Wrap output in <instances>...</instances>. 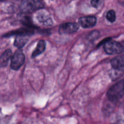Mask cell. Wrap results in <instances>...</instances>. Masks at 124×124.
<instances>
[{"instance_id":"cell-9","label":"cell","mask_w":124,"mask_h":124,"mask_svg":"<svg viewBox=\"0 0 124 124\" xmlns=\"http://www.w3.org/2000/svg\"><path fill=\"white\" fill-rule=\"evenodd\" d=\"M37 20L39 23H42L43 25L46 26H50L53 24V21L50 17L44 12H41L37 15Z\"/></svg>"},{"instance_id":"cell-12","label":"cell","mask_w":124,"mask_h":124,"mask_svg":"<svg viewBox=\"0 0 124 124\" xmlns=\"http://www.w3.org/2000/svg\"><path fill=\"white\" fill-rule=\"evenodd\" d=\"M29 41V38L26 36H16L14 41V46L18 48H21Z\"/></svg>"},{"instance_id":"cell-15","label":"cell","mask_w":124,"mask_h":124,"mask_svg":"<svg viewBox=\"0 0 124 124\" xmlns=\"http://www.w3.org/2000/svg\"><path fill=\"white\" fill-rule=\"evenodd\" d=\"M101 0H91V4L94 7H98L99 5Z\"/></svg>"},{"instance_id":"cell-7","label":"cell","mask_w":124,"mask_h":124,"mask_svg":"<svg viewBox=\"0 0 124 124\" xmlns=\"http://www.w3.org/2000/svg\"><path fill=\"white\" fill-rule=\"evenodd\" d=\"M111 65L114 70L120 72L124 71V54L113 58L111 61Z\"/></svg>"},{"instance_id":"cell-13","label":"cell","mask_w":124,"mask_h":124,"mask_svg":"<svg viewBox=\"0 0 124 124\" xmlns=\"http://www.w3.org/2000/svg\"><path fill=\"white\" fill-rule=\"evenodd\" d=\"M107 19L111 23H113L116 20V13L113 10H110L107 13Z\"/></svg>"},{"instance_id":"cell-14","label":"cell","mask_w":124,"mask_h":124,"mask_svg":"<svg viewBox=\"0 0 124 124\" xmlns=\"http://www.w3.org/2000/svg\"><path fill=\"white\" fill-rule=\"evenodd\" d=\"M99 35H100V34H99V31H93L90 33V35H88V38L90 40H94L99 37Z\"/></svg>"},{"instance_id":"cell-6","label":"cell","mask_w":124,"mask_h":124,"mask_svg":"<svg viewBox=\"0 0 124 124\" xmlns=\"http://www.w3.org/2000/svg\"><path fill=\"white\" fill-rule=\"evenodd\" d=\"M96 18L93 16L81 17L79 19V24L83 28L93 27L96 24Z\"/></svg>"},{"instance_id":"cell-2","label":"cell","mask_w":124,"mask_h":124,"mask_svg":"<svg viewBox=\"0 0 124 124\" xmlns=\"http://www.w3.org/2000/svg\"><path fill=\"white\" fill-rule=\"evenodd\" d=\"M44 7L42 0H23L20 6V9L23 13H31Z\"/></svg>"},{"instance_id":"cell-5","label":"cell","mask_w":124,"mask_h":124,"mask_svg":"<svg viewBox=\"0 0 124 124\" xmlns=\"http://www.w3.org/2000/svg\"><path fill=\"white\" fill-rule=\"evenodd\" d=\"M79 28V25L75 23H64L60 25L59 32L60 34H70L76 32Z\"/></svg>"},{"instance_id":"cell-3","label":"cell","mask_w":124,"mask_h":124,"mask_svg":"<svg viewBox=\"0 0 124 124\" xmlns=\"http://www.w3.org/2000/svg\"><path fill=\"white\" fill-rule=\"evenodd\" d=\"M104 50L108 54H115L122 53L124 48L120 43L110 39L104 44Z\"/></svg>"},{"instance_id":"cell-1","label":"cell","mask_w":124,"mask_h":124,"mask_svg":"<svg viewBox=\"0 0 124 124\" xmlns=\"http://www.w3.org/2000/svg\"><path fill=\"white\" fill-rule=\"evenodd\" d=\"M124 96V80L119 81L109 89L107 97L112 102H117Z\"/></svg>"},{"instance_id":"cell-8","label":"cell","mask_w":124,"mask_h":124,"mask_svg":"<svg viewBox=\"0 0 124 124\" xmlns=\"http://www.w3.org/2000/svg\"><path fill=\"white\" fill-rule=\"evenodd\" d=\"M34 33V30L33 29L30 28H25V29H19L18 30L11 31L8 33L4 36H10L12 35H16V36H29L33 35Z\"/></svg>"},{"instance_id":"cell-10","label":"cell","mask_w":124,"mask_h":124,"mask_svg":"<svg viewBox=\"0 0 124 124\" xmlns=\"http://www.w3.org/2000/svg\"><path fill=\"white\" fill-rule=\"evenodd\" d=\"M12 52L10 49H7L0 56V67H5L12 57Z\"/></svg>"},{"instance_id":"cell-11","label":"cell","mask_w":124,"mask_h":124,"mask_svg":"<svg viewBox=\"0 0 124 124\" xmlns=\"http://www.w3.org/2000/svg\"><path fill=\"white\" fill-rule=\"evenodd\" d=\"M46 43L44 40H40L38 43L37 46H36V48L35 50L32 53V58H35L37 56L39 55L42 53L44 52L45 49H46Z\"/></svg>"},{"instance_id":"cell-4","label":"cell","mask_w":124,"mask_h":124,"mask_svg":"<svg viewBox=\"0 0 124 124\" xmlns=\"http://www.w3.org/2000/svg\"><path fill=\"white\" fill-rule=\"evenodd\" d=\"M25 62V55L21 50H18L12 56L10 67L12 70H18Z\"/></svg>"}]
</instances>
